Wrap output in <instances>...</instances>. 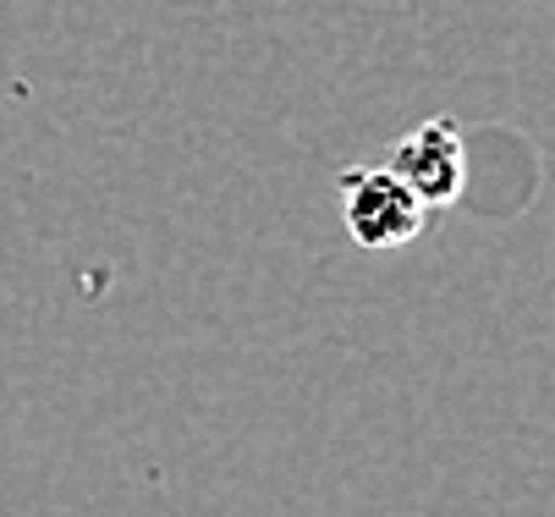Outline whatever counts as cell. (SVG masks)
<instances>
[{
  "label": "cell",
  "mask_w": 555,
  "mask_h": 517,
  "mask_svg": "<svg viewBox=\"0 0 555 517\" xmlns=\"http://www.w3.org/2000/svg\"><path fill=\"white\" fill-rule=\"evenodd\" d=\"M390 171L402 177L429 209H451L462 198V182H467V143H462V127L451 116H429L418 121L390 155Z\"/></svg>",
  "instance_id": "7a4b0ae2"
},
{
  "label": "cell",
  "mask_w": 555,
  "mask_h": 517,
  "mask_svg": "<svg viewBox=\"0 0 555 517\" xmlns=\"http://www.w3.org/2000/svg\"><path fill=\"white\" fill-rule=\"evenodd\" d=\"M336 188H341V227L369 254L408 248L429 220V204L390 166H352V171H341Z\"/></svg>",
  "instance_id": "6da1fadb"
}]
</instances>
